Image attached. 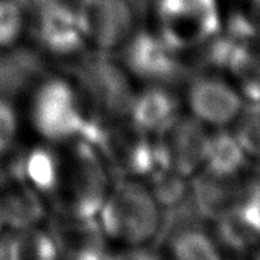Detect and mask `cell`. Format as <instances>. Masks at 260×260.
<instances>
[{
    "instance_id": "cell-1",
    "label": "cell",
    "mask_w": 260,
    "mask_h": 260,
    "mask_svg": "<svg viewBox=\"0 0 260 260\" xmlns=\"http://www.w3.org/2000/svg\"><path fill=\"white\" fill-rule=\"evenodd\" d=\"M23 181L59 218H96L111 186V171L85 137L41 142L23 163Z\"/></svg>"
},
{
    "instance_id": "cell-2",
    "label": "cell",
    "mask_w": 260,
    "mask_h": 260,
    "mask_svg": "<svg viewBox=\"0 0 260 260\" xmlns=\"http://www.w3.org/2000/svg\"><path fill=\"white\" fill-rule=\"evenodd\" d=\"M96 218L108 242L120 248L142 250L160 230L161 207L145 181L122 178L113 183Z\"/></svg>"
},
{
    "instance_id": "cell-3",
    "label": "cell",
    "mask_w": 260,
    "mask_h": 260,
    "mask_svg": "<svg viewBox=\"0 0 260 260\" xmlns=\"http://www.w3.org/2000/svg\"><path fill=\"white\" fill-rule=\"evenodd\" d=\"M40 142H64L82 136L87 107L76 79L47 76L32 88L23 114Z\"/></svg>"
},
{
    "instance_id": "cell-4",
    "label": "cell",
    "mask_w": 260,
    "mask_h": 260,
    "mask_svg": "<svg viewBox=\"0 0 260 260\" xmlns=\"http://www.w3.org/2000/svg\"><path fill=\"white\" fill-rule=\"evenodd\" d=\"M110 55L99 53L85 64L76 79L87 107V125L82 137L108 122L128 117L139 90L136 79L122 61Z\"/></svg>"
},
{
    "instance_id": "cell-5",
    "label": "cell",
    "mask_w": 260,
    "mask_h": 260,
    "mask_svg": "<svg viewBox=\"0 0 260 260\" xmlns=\"http://www.w3.org/2000/svg\"><path fill=\"white\" fill-rule=\"evenodd\" d=\"M152 27L186 55L224 29L222 0H155Z\"/></svg>"
},
{
    "instance_id": "cell-6",
    "label": "cell",
    "mask_w": 260,
    "mask_h": 260,
    "mask_svg": "<svg viewBox=\"0 0 260 260\" xmlns=\"http://www.w3.org/2000/svg\"><path fill=\"white\" fill-rule=\"evenodd\" d=\"M122 64L143 85H178L189 72L187 55L166 41L152 26L131 34L119 50Z\"/></svg>"
},
{
    "instance_id": "cell-7",
    "label": "cell",
    "mask_w": 260,
    "mask_h": 260,
    "mask_svg": "<svg viewBox=\"0 0 260 260\" xmlns=\"http://www.w3.org/2000/svg\"><path fill=\"white\" fill-rule=\"evenodd\" d=\"M85 139L101 151L111 174L116 172L122 178L143 181L157 168L154 136L129 117L108 122Z\"/></svg>"
},
{
    "instance_id": "cell-8",
    "label": "cell",
    "mask_w": 260,
    "mask_h": 260,
    "mask_svg": "<svg viewBox=\"0 0 260 260\" xmlns=\"http://www.w3.org/2000/svg\"><path fill=\"white\" fill-rule=\"evenodd\" d=\"M70 3L88 49L98 53L119 52L136 30V12L129 0H70Z\"/></svg>"
},
{
    "instance_id": "cell-9",
    "label": "cell",
    "mask_w": 260,
    "mask_h": 260,
    "mask_svg": "<svg viewBox=\"0 0 260 260\" xmlns=\"http://www.w3.org/2000/svg\"><path fill=\"white\" fill-rule=\"evenodd\" d=\"M212 129L189 113L154 136L157 168L192 178L206 161Z\"/></svg>"
},
{
    "instance_id": "cell-10",
    "label": "cell",
    "mask_w": 260,
    "mask_h": 260,
    "mask_svg": "<svg viewBox=\"0 0 260 260\" xmlns=\"http://www.w3.org/2000/svg\"><path fill=\"white\" fill-rule=\"evenodd\" d=\"M183 99L186 113L210 129L232 128L247 102L233 81L218 72L193 78Z\"/></svg>"
},
{
    "instance_id": "cell-11",
    "label": "cell",
    "mask_w": 260,
    "mask_h": 260,
    "mask_svg": "<svg viewBox=\"0 0 260 260\" xmlns=\"http://www.w3.org/2000/svg\"><path fill=\"white\" fill-rule=\"evenodd\" d=\"M32 12L34 17H27V32H32L37 44L46 55L58 59H72L88 49L70 0L55 2Z\"/></svg>"
},
{
    "instance_id": "cell-12",
    "label": "cell",
    "mask_w": 260,
    "mask_h": 260,
    "mask_svg": "<svg viewBox=\"0 0 260 260\" xmlns=\"http://www.w3.org/2000/svg\"><path fill=\"white\" fill-rule=\"evenodd\" d=\"M218 235L230 250H260V181H250L241 200L218 221Z\"/></svg>"
},
{
    "instance_id": "cell-13",
    "label": "cell",
    "mask_w": 260,
    "mask_h": 260,
    "mask_svg": "<svg viewBox=\"0 0 260 260\" xmlns=\"http://www.w3.org/2000/svg\"><path fill=\"white\" fill-rule=\"evenodd\" d=\"M184 113V99L171 85H143L136 93L129 119L155 136Z\"/></svg>"
},
{
    "instance_id": "cell-14",
    "label": "cell",
    "mask_w": 260,
    "mask_h": 260,
    "mask_svg": "<svg viewBox=\"0 0 260 260\" xmlns=\"http://www.w3.org/2000/svg\"><path fill=\"white\" fill-rule=\"evenodd\" d=\"M250 181V177H222L201 169L190 178V193L200 213L218 221L241 200Z\"/></svg>"
},
{
    "instance_id": "cell-15",
    "label": "cell",
    "mask_w": 260,
    "mask_h": 260,
    "mask_svg": "<svg viewBox=\"0 0 260 260\" xmlns=\"http://www.w3.org/2000/svg\"><path fill=\"white\" fill-rule=\"evenodd\" d=\"M225 75L245 101L260 102V35H236Z\"/></svg>"
},
{
    "instance_id": "cell-16",
    "label": "cell",
    "mask_w": 260,
    "mask_h": 260,
    "mask_svg": "<svg viewBox=\"0 0 260 260\" xmlns=\"http://www.w3.org/2000/svg\"><path fill=\"white\" fill-rule=\"evenodd\" d=\"M253 163L230 128L212 129L203 169L222 177H250Z\"/></svg>"
},
{
    "instance_id": "cell-17",
    "label": "cell",
    "mask_w": 260,
    "mask_h": 260,
    "mask_svg": "<svg viewBox=\"0 0 260 260\" xmlns=\"http://www.w3.org/2000/svg\"><path fill=\"white\" fill-rule=\"evenodd\" d=\"M0 195L5 224L18 232L38 225L47 210L43 198L26 181L9 186L3 192L0 190Z\"/></svg>"
},
{
    "instance_id": "cell-18",
    "label": "cell",
    "mask_w": 260,
    "mask_h": 260,
    "mask_svg": "<svg viewBox=\"0 0 260 260\" xmlns=\"http://www.w3.org/2000/svg\"><path fill=\"white\" fill-rule=\"evenodd\" d=\"M66 225L56 233L61 244H56V251L67 248L73 257H104L108 241L105 239L98 218H62Z\"/></svg>"
},
{
    "instance_id": "cell-19",
    "label": "cell",
    "mask_w": 260,
    "mask_h": 260,
    "mask_svg": "<svg viewBox=\"0 0 260 260\" xmlns=\"http://www.w3.org/2000/svg\"><path fill=\"white\" fill-rule=\"evenodd\" d=\"M143 181L161 209L178 206L186 200L192 189L189 177L163 168H155Z\"/></svg>"
},
{
    "instance_id": "cell-20",
    "label": "cell",
    "mask_w": 260,
    "mask_h": 260,
    "mask_svg": "<svg viewBox=\"0 0 260 260\" xmlns=\"http://www.w3.org/2000/svg\"><path fill=\"white\" fill-rule=\"evenodd\" d=\"M172 257L181 260H215L221 257L218 244L197 229L183 230L171 241Z\"/></svg>"
},
{
    "instance_id": "cell-21",
    "label": "cell",
    "mask_w": 260,
    "mask_h": 260,
    "mask_svg": "<svg viewBox=\"0 0 260 260\" xmlns=\"http://www.w3.org/2000/svg\"><path fill=\"white\" fill-rule=\"evenodd\" d=\"M224 29L238 37L260 35V0H232L224 5Z\"/></svg>"
},
{
    "instance_id": "cell-22",
    "label": "cell",
    "mask_w": 260,
    "mask_h": 260,
    "mask_svg": "<svg viewBox=\"0 0 260 260\" xmlns=\"http://www.w3.org/2000/svg\"><path fill=\"white\" fill-rule=\"evenodd\" d=\"M27 32V14L18 0H0V52L18 46Z\"/></svg>"
},
{
    "instance_id": "cell-23",
    "label": "cell",
    "mask_w": 260,
    "mask_h": 260,
    "mask_svg": "<svg viewBox=\"0 0 260 260\" xmlns=\"http://www.w3.org/2000/svg\"><path fill=\"white\" fill-rule=\"evenodd\" d=\"M232 131L253 161H260V102L247 101Z\"/></svg>"
},
{
    "instance_id": "cell-24",
    "label": "cell",
    "mask_w": 260,
    "mask_h": 260,
    "mask_svg": "<svg viewBox=\"0 0 260 260\" xmlns=\"http://www.w3.org/2000/svg\"><path fill=\"white\" fill-rule=\"evenodd\" d=\"M24 119L18 108L0 96V160L8 158L18 146Z\"/></svg>"
},
{
    "instance_id": "cell-25",
    "label": "cell",
    "mask_w": 260,
    "mask_h": 260,
    "mask_svg": "<svg viewBox=\"0 0 260 260\" xmlns=\"http://www.w3.org/2000/svg\"><path fill=\"white\" fill-rule=\"evenodd\" d=\"M26 11H35L38 8H43V6H47L50 3H55V2H61V0H18Z\"/></svg>"
},
{
    "instance_id": "cell-26",
    "label": "cell",
    "mask_w": 260,
    "mask_h": 260,
    "mask_svg": "<svg viewBox=\"0 0 260 260\" xmlns=\"http://www.w3.org/2000/svg\"><path fill=\"white\" fill-rule=\"evenodd\" d=\"M6 227L5 224V215H3V204H2V195H0V233L3 232V229Z\"/></svg>"
}]
</instances>
